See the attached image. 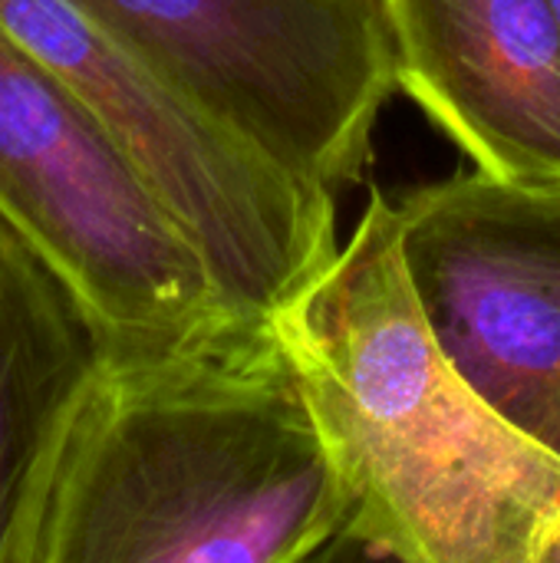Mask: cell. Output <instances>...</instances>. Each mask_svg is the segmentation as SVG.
Returning a JSON list of instances; mask_svg holds the SVG:
<instances>
[{
	"mask_svg": "<svg viewBox=\"0 0 560 563\" xmlns=\"http://www.w3.org/2000/svg\"><path fill=\"white\" fill-rule=\"evenodd\" d=\"M290 175L340 191L399 89L383 0H66Z\"/></svg>",
	"mask_w": 560,
	"mask_h": 563,
	"instance_id": "5",
	"label": "cell"
},
{
	"mask_svg": "<svg viewBox=\"0 0 560 563\" xmlns=\"http://www.w3.org/2000/svg\"><path fill=\"white\" fill-rule=\"evenodd\" d=\"M0 221L73 290L109 360L238 313L122 142L3 20Z\"/></svg>",
	"mask_w": 560,
	"mask_h": 563,
	"instance_id": "3",
	"label": "cell"
},
{
	"mask_svg": "<svg viewBox=\"0 0 560 563\" xmlns=\"http://www.w3.org/2000/svg\"><path fill=\"white\" fill-rule=\"evenodd\" d=\"M419 307L469 386L560 459V178L485 168L396 205Z\"/></svg>",
	"mask_w": 560,
	"mask_h": 563,
	"instance_id": "6",
	"label": "cell"
},
{
	"mask_svg": "<svg viewBox=\"0 0 560 563\" xmlns=\"http://www.w3.org/2000/svg\"><path fill=\"white\" fill-rule=\"evenodd\" d=\"M274 323L347 488L340 558L538 563L560 515V459L439 346L386 195L373 191L350 241Z\"/></svg>",
	"mask_w": 560,
	"mask_h": 563,
	"instance_id": "2",
	"label": "cell"
},
{
	"mask_svg": "<svg viewBox=\"0 0 560 563\" xmlns=\"http://www.w3.org/2000/svg\"><path fill=\"white\" fill-rule=\"evenodd\" d=\"M106 366L92 317L0 221V563H36L66 445Z\"/></svg>",
	"mask_w": 560,
	"mask_h": 563,
	"instance_id": "8",
	"label": "cell"
},
{
	"mask_svg": "<svg viewBox=\"0 0 560 563\" xmlns=\"http://www.w3.org/2000/svg\"><path fill=\"white\" fill-rule=\"evenodd\" d=\"M399 89L505 178H560L554 0H383Z\"/></svg>",
	"mask_w": 560,
	"mask_h": 563,
	"instance_id": "7",
	"label": "cell"
},
{
	"mask_svg": "<svg viewBox=\"0 0 560 563\" xmlns=\"http://www.w3.org/2000/svg\"><path fill=\"white\" fill-rule=\"evenodd\" d=\"M554 7H558V16H560V0H554Z\"/></svg>",
	"mask_w": 560,
	"mask_h": 563,
	"instance_id": "10",
	"label": "cell"
},
{
	"mask_svg": "<svg viewBox=\"0 0 560 563\" xmlns=\"http://www.w3.org/2000/svg\"><path fill=\"white\" fill-rule=\"evenodd\" d=\"M0 20L122 142L231 310L271 317L333 261V191L281 168L66 0H0Z\"/></svg>",
	"mask_w": 560,
	"mask_h": 563,
	"instance_id": "4",
	"label": "cell"
},
{
	"mask_svg": "<svg viewBox=\"0 0 560 563\" xmlns=\"http://www.w3.org/2000/svg\"><path fill=\"white\" fill-rule=\"evenodd\" d=\"M538 563H560V515L554 518V525H551V531L538 551Z\"/></svg>",
	"mask_w": 560,
	"mask_h": 563,
	"instance_id": "9",
	"label": "cell"
},
{
	"mask_svg": "<svg viewBox=\"0 0 560 563\" xmlns=\"http://www.w3.org/2000/svg\"><path fill=\"white\" fill-rule=\"evenodd\" d=\"M350 501L274 313L109 360L66 445L36 563L340 558Z\"/></svg>",
	"mask_w": 560,
	"mask_h": 563,
	"instance_id": "1",
	"label": "cell"
}]
</instances>
